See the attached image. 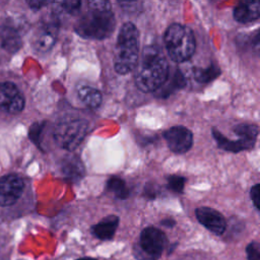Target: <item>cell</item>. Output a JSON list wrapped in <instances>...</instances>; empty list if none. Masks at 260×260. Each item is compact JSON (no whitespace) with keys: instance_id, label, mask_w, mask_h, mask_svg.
I'll return each mask as SVG.
<instances>
[{"instance_id":"obj_1","label":"cell","mask_w":260,"mask_h":260,"mask_svg":"<svg viewBox=\"0 0 260 260\" xmlns=\"http://www.w3.org/2000/svg\"><path fill=\"white\" fill-rule=\"evenodd\" d=\"M168 75L169 64L159 48L156 46L145 48L135 74L137 87L144 92L154 91L162 86Z\"/></svg>"},{"instance_id":"obj_2","label":"cell","mask_w":260,"mask_h":260,"mask_svg":"<svg viewBox=\"0 0 260 260\" xmlns=\"http://www.w3.org/2000/svg\"><path fill=\"white\" fill-rule=\"evenodd\" d=\"M138 63V30L131 23H125L119 32L114 55L115 70L119 74H127Z\"/></svg>"},{"instance_id":"obj_3","label":"cell","mask_w":260,"mask_h":260,"mask_svg":"<svg viewBox=\"0 0 260 260\" xmlns=\"http://www.w3.org/2000/svg\"><path fill=\"white\" fill-rule=\"evenodd\" d=\"M165 45L169 56L175 62H184L195 52V39L192 31L179 23L169 26L165 34Z\"/></svg>"},{"instance_id":"obj_4","label":"cell","mask_w":260,"mask_h":260,"mask_svg":"<svg viewBox=\"0 0 260 260\" xmlns=\"http://www.w3.org/2000/svg\"><path fill=\"white\" fill-rule=\"evenodd\" d=\"M115 28V17L112 10H89L79 20L76 31L83 38L102 40L109 37Z\"/></svg>"},{"instance_id":"obj_5","label":"cell","mask_w":260,"mask_h":260,"mask_svg":"<svg viewBox=\"0 0 260 260\" xmlns=\"http://www.w3.org/2000/svg\"><path fill=\"white\" fill-rule=\"evenodd\" d=\"M88 130V123L83 119H69L61 122L55 129L56 143L66 149L74 150L84 139Z\"/></svg>"},{"instance_id":"obj_6","label":"cell","mask_w":260,"mask_h":260,"mask_svg":"<svg viewBox=\"0 0 260 260\" xmlns=\"http://www.w3.org/2000/svg\"><path fill=\"white\" fill-rule=\"evenodd\" d=\"M167 243L166 235L153 226L145 228L139 238V243L134 247V255L137 260H157Z\"/></svg>"},{"instance_id":"obj_7","label":"cell","mask_w":260,"mask_h":260,"mask_svg":"<svg viewBox=\"0 0 260 260\" xmlns=\"http://www.w3.org/2000/svg\"><path fill=\"white\" fill-rule=\"evenodd\" d=\"M168 147L175 153L187 152L193 144L192 132L183 126H174L164 132Z\"/></svg>"},{"instance_id":"obj_8","label":"cell","mask_w":260,"mask_h":260,"mask_svg":"<svg viewBox=\"0 0 260 260\" xmlns=\"http://www.w3.org/2000/svg\"><path fill=\"white\" fill-rule=\"evenodd\" d=\"M24 188L23 180L17 175H6L0 178V206L14 204Z\"/></svg>"},{"instance_id":"obj_9","label":"cell","mask_w":260,"mask_h":260,"mask_svg":"<svg viewBox=\"0 0 260 260\" xmlns=\"http://www.w3.org/2000/svg\"><path fill=\"white\" fill-rule=\"evenodd\" d=\"M24 107V99L11 82H0V109L10 114H17Z\"/></svg>"},{"instance_id":"obj_10","label":"cell","mask_w":260,"mask_h":260,"mask_svg":"<svg viewBox=\"0 0 260 260\" xmlns=\"http://www.w3.org/2000/svg\"><path fill=\"white\" fill-rule=\"evenodd\" d=\"M195 214L198 221L211 233L215 235H221L224 233L226 229V221L222 214L217 210L211 207L201 206L195 210Z\"/></svg>"},{"instance_id":"obj_11","label":"cell","mask_w":260,"mask_h":260,"mask_svg":"<svg viewBox=\"0 0 260 260\" xmlns=\"http://www.w3.org/2000/svg\"><path fill=\"white\" fill-rule=\"evenodd\" d=\"M259 0H240L234 9L235 19L242 23L256 20L259 17Z\"/></svg>"},{"instance_id":"obj_12","label":"cell","mask_w":260,"mask_h":260,"mask_svg":"<svg viewBox=\"0 0 260 260\" xmlns=\"http://www.w3.org/2000/svg\"><path fill=\"white\" fill-rule=\"evenodd\" d=\"M57 36L56 23L44 24L36 34L34 45L39 52L49 51L55 43Z\"/></svg>"},{"instance_id":"obj_13","label":"cell","mask_w":260,"mask_h":260,"mask_svg":"<svg viewBox=\"0 0 260 260\" xmlns=\"http://www.w3.org/2000/svg\"><path fill=\"white\" fill-rule=\"evenodd\" d=\"M212 134L214 139L217 142V146L223 150L232 151V152H239L241 150H247L251 149L255 145V141L253 140H247L240 138L239 140H231L224 137L219 131L212 129Z\"/></svg>"},{"instance_id":"obj_14","label":"cell","mask_w":260,"mask_h":260,"mask_svg":"<svg viewBox=\"0 0 260 260\" xmlns=\"http://www.w3.org/2000/svg\"><path fill=\"white\" fill-rule=\"evenodd\" d=\"M119 224V217L117 215L111 214L103 218L100 222L91 228L92 234L101 240H111Z\"/></svg>"},{"instance_id":"obj_15","label":"cell","mask_w":260,"mask_h":260,"mask_svg":"<svg viewBox=\"0 0 260 260\" xmlns=\"http://www.w3.org/2000/svg\"><path fill=\"white\" fill-rule=\"evenodd\" d=\"M62 173L70 181H78L84 175V167L82 161L76 155L64 157L62 162Z\"/></svg>"},{"instance_id":"obj_16","label":"cell","mask_w":260,"mask_h":260,"mask_svg":"<svg viewBox=\"0 0 260 260\" xmlns=\"http://www.w3.org/2000/svg\"><path fill=\"white\" fill-rule=\"evenodd\" d=\"M78 96L80 101L89 108H98L102 103L101 92L90 86H82L78 89Z\"/></svg>"},{"instance_id":"obj_17","label":"cell","mask_w":260,"mask_h":260,"mask_svg":"<svg viewBox=\"0 0 260 260\" xmlns=\"http://www.w3.org/2000/svg\"><path fill=\"white\" fill-rule=\"evenodd\" d=\"M107 189L119 199H127L130 195V190L125 181L119 177L110 178L107 182Z\"/></svg>"},{"instance_id":"obj_18","label":"cell","mask_w":260,"mask_h":260,"mask_svg":"<svg viewBox=\"0 0 260 260\" xmlns=\"http://www.w3.org/2000/svg\"><path fill=\"white\" fill-rule=\"evenodd\" d=\"M220 74V70L214 66L210 65L208 68H197L194 69V78L201 83H206L214 78H216Z\"/></svg>"},{"instance_id":"obj_19","label":"cell","mask_w":260,"mask_h":260,"mask_svg":"<svg viewBox=\"0 0 260 260\" xmlns=\"http://www.w3.org/2000/svg\"><path fill=\"white\" fill-rule=\"evenodd\" d=\"M2 45L6 50L16 51L20 45V39L16 31L11 28H4L2 31Z\"/></svg>"},{"instance_id":"obj_20","label":"cell","mask_w":260,"mask_h":260,"mask_svg":"<svg viewBox=\"0 0 260 260\" xmlns=\"http://www.w3.org/2000/svg\"><path fill=\"white\" fill-rule=\"evenodd\" d=\"M235 133L243 139L256 141L258 135V127L254 124H239L234 128Z\"/></svg>"},{"instance_id":"obj_21","label":"cell","mask_w":260,"mask_h":260,"mask_svg":"<svg viewBox=\"0 0 260 260\" xmlns=\"http://www.w3.org/2000/svg\"><path fill=\"white\" fill-rule=\"evenodd\" d=\"M186 179L182 176L172 175L168 178V188L176 193H181L184 189Z\"/></svg>"},{"instance_id":"obj_22","label":"cell","mask_w":260,"mask_h":260,"mask_svg":"<svg viewBox=\"0 0 260 260\" xmlns=\"http://www.w3.org/2000/svg\"><path fill=\"white\" fill-rule=\"evenodd\" d=\"M118 3L127 13H135L141 7V0H118Z\"/></svg>"},{"instance_id":"obj_23","label":"cell","mask_w":260,"mask_h":260,"mask_svg":"<svg viewBox=\"0 0 260 260\" xmlns=\"http://www.w3.org/2000/svg\"><path fill=\"white\" fill-rule=\"evenodd\" d=\"M88 9L95 11H109L111 9L110 0H88Z\"/></svg>"},{"instance_id":"obj_24","label":"cell","mask_w":260,"mask_h":260,"mask_svg":"<svg viewBox=\"0 0 260 260\" xmlns=\"http://www.w3.org/2000/svg\"><path fill=\"white\" fill-rule=\"evenodd\" d=\"M82 0H62V6L69 14H76L81 6Z\"/></svg>"},{"instance_id":"obj_25","label":"cell","mask_w":260,"mask_h":260,"mask_svg":"<svg viewBox=\"0 0 260 260\" xmlns=\"http://www.w3.org/2000/svg\"><path fill=\"white\" fill-rule=\"evenodd\" d=\"M248 260H260V246L258 242L250 243L246 248Z\"/></svg>"},{"instance_id":"obj_26","label":"cell","mask_w":260,"mask_h":260,"mask_svg":"<svg viewBox=\"0 0 260 260\" xmlns=\"http://www.w3.org/2000/svg\"><path fill=\"white\" fill-rule=\"evenodd\" d=\"M259 194H260V184H256V185H254L251 188L250 196H251L253 204H254V206L256 207L257 210H259V208H260V204H259L260 197H259Z\"/></svg>"},{"instance_id":"obj_27","label":"cell","mask_w":260,"mask_h":260,"mask_svg":"<svg viewBox=\"0 0 260 260\" xmlns=\"http://www.w3.org/2000/svg\"><path fill=\"white\" fill-rule=\"evenodd\" d=\"M42 128H43V126H41V125H34L31 127L30 133H29L31 140L37 144H39V142H40V134L42 132Z\"/></svg>"},{"instance_id":"obj_28","label":"cell","mask_w":260,"mask_h":260,"mask_svg":"<svg viewBox=\"0 0 260 260\" xmlns=\"http://www.w3.org/2000/svg\"><path fill=\"white\" fill-rule=\"evenodd\" d=\"M26 2L31 9L39 10L48 3V0H26Z\"/></svg>"},{"instance_id":"obj_29","label":"cell","mask_w":260,"mask_h":260,"mask_svg":"<svg viewBox=\"0 0 260 260\" xmlns=\"http://www.w3.org/2000/svg\"><path fill=\"white\" fill-rule=\"evenodd\" d=\"M157 194V190L155 189V185L153 184H147L145 186V195L148 198H155Z\"/></svg>"},{"instance_id":"obj_30","label":"cell","mask_w":260,"mask_h":260,"mask_svg":"<svg viewBox=\"0 0 260 260\" xmlns=\"http://www.w3.org/2000/svg\"><path fill=\"white\" fill-rule=\"evenodd\" d=\"M176 223V221L174 219H172L171 217H168V218H165L161 220V224L165 225V226H168V228H172L174 226Z\"/></svg>"},{"instance_id":"obj_31","label":"cell","mask_w":260,"mask_h":260,"mask_svg":"<svg viewBox=\"0 0 260 260\" xmlns=\"http://www.w3.org/2000/svg\"><path fill=\"white\" fill-rule=\"evenodd\" d=\"M78 260H95V259H92V258H81V259H78Z\"/></svg>"}]
</instances>
